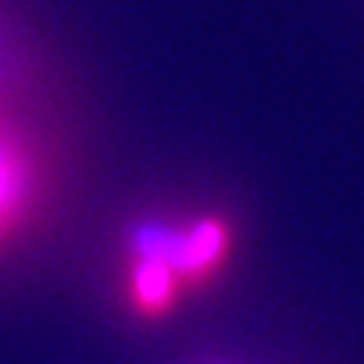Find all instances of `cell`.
Here are the masks:
<instances>
[{
    "label": "cell",
    "instance_id": "obj_4",
    "mask_svg": "<svg viewBox=\"0 0 364 364\" xmlns=\"http://www.w3.org/2000/svg\"><path fill=\"white\" fill-rule=\"evenodd\" d=\"M25 88V40L6 0H0V97L18 100Z\"/></svg>",
    "mask_w": 364,
    "mask_h": 364
},
{
    "label": "cell",
    "instance_id": "obj_2",
    "mask_svg": "<svg viewBox=\"0 0 364 364\" xmlns=\"http://www.w3.org/2000/svg\"><path fill=\"white\" fill-rule=\"evenodd\" d=\"M13 104V97H0V249L21 234L37 198V167Z\"/></svg>",
    "mask_w": 364,
    "mask_h": 364
},
{
    "label": "cell",
    "instance_id": "obj_1",
    "mask_svg": "<svg viewBox=\"0 0 364 364\" xmlns=\"http://www.w3.org/2000/svg\"><path fill=\"white\" fill-rule=\"evenodd\" d=\"M131 255H155L167 261L179 282L200 286L210 282L225 264L231 249V231L222 219L207 215L188 228H176L161 219H146L131 228L128 234Z\"/></svg>",
    "mask_w": 364,
    "mask_h": 364
},
{
    "label": "cell",
    "instance_id": "obj_3",
    "mask_svg": "<svg viewBox=\"0 0 364 364\" xmlns=\"http://www.w3.org/2000/svg\"><path fill=\"white\" fill-rule=\"evenodd\" d=\"M124 286H128L131 306L143 318H155L173 310L176 294L182 291V282L173 267L152 255H131V270Z\"/></svg>",
    "mask_w": 364,
    "mask_h": 364
}]
</instances>
